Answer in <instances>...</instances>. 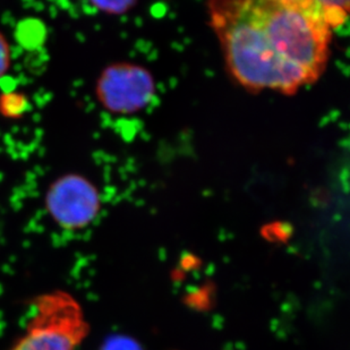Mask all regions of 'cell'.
<instances>
[{
  "label": "cell",
  "instance_id": "cell-6",
  "mask_svg": "<svg viewBox=\"0 0 350 350\" xmlns=\"http://www.w3.org/2000/svg\"><path fill=\"white\" fill-rule=\"evenodd\" d=\"M90 5H92L96 10L107 14H124L129 12L134 5L136 0H88Z\"/></svg>",
  "mask_w": 350,
  "mask_h": 350
},
{
  "label": "cell",
  "instance_id": "cell-1",
  "mask_svg": "<svg viewBox=\"0 0 350 350\" xmlns=\"http://www.w3.org/2000/svg\"><path fill=\"white\" fill-rule=\"evenodd\" d=\"M212 27L234 81L293 94L320 79L331 27L320 10L284 0H210Z\"/></svg>",
  "mask_w": 350,
  "mask_h": 350
},
{
  "label": "cell",
  "instance_id": "cell-2",
  "mask_svg": "<svg viewBox=\"0 0 350 350\" xmlns=\"http://www.w3.org/2000/svg\"><path fill=\"white\" fill-rule=\"evenodd\" d=\"M24 332L8 350H77L89 334V323L68 291H48L32 301Z\"/></svg>",
  "mask_w": 350,
  "mask_h": 350
},
{
  "label": "cell",
  "instance_id": "cell-9",
  "mask_svg": "<svg viewBox=\"0 0 350 350\" xmlns=\"http://www.w3.org/2000/svg\"><path fill=\"white\" fill-rule=\"evenodd\" d=\"M284 1H288V3H297V5H301V6L313 7V8H317V10H319V7H317V0H284Z\"/></svg>",
  "mask_w": 350,
  "mask_h": 350
},
{
  "label": "cell",
  "instance_id": "cell-5",
  "mask_svg": "<svg viewBox=\"0 0 350 350\" xmlns=\"http://www.w3.org/2000/svg\"><path fill=\"white\" fill-rule=\"evenodd\" d=\"M317 5L331 29L340 27L347 18L349 0H317Z\"/></svg>",
  "mask_w": 350,
  "mask_h": 350
},
{
  "label": "cell",
  "instance_id": "cell-7",
  "mask_svg": "<svg viewBox=\"0 0 350 350\" xmlns=\"http://www.w3.org/2000/svg\"><path fill=\"white\" fill-rule=\"evenodd\" d=\"M101 350H143L135 340L126 336H113L109 338Z\"/></svg>",
  "mask_w": 350,
  "mask_h": 350
},
{
  "label": "cell",
  "instance_id": "cell-4",
  "mask_svg": "<svg viewBox=\"0 0 350 350\" xmlns=\"http://www.w3.org/2000/svg\"><path fill=\"white\" fill-rule=\"evenodd\" d=\"M156 93L149 70L134 64L119 63L103 70L96 82V96L107 110L133 113L149 105Z\"/></svg>",
  "mask_w": 350,
  "mask_h": 350
},
{
  "label": "cell",
  "instance_id": "cell-8",
  "mask_svg": "<svg viewBox=\"0 0 350 350\" xmlns=\"http://www.w3.org/2000/svg\"><path fill=\"white\" fill-rule=\"evenodd\" d=\"M10 66V48L7 40L0 32V77H3Z\"/></svg>",
  "mask_w": 350,
  "mask_h": 350
},
{
  "label": "cell",
  "instance_id": "cell-3",
  "mask_svg": "<svg viewBox=\"0 0 350 350\" xmlns=\"http://www.w3.org/2000/svg\"><path fill=\"white\" fill-rule=\"evenodd\" d=\"M46 208L58 227L77 232L92 224L100 211L96 186L77 174L57 179L46 194Z\"/></svg>",
  "mask_w": 350,
  "mask_h": 350
}]
</instances>
